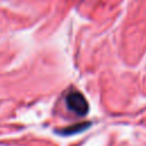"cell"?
Returning a JSON list of instances; mask_svg holds the SVG:
<instances>
[{
  "mask_svg": "<svg viewBox=\"0 0 146 146\" xmlns=\"http://www.w3.org/2000/svg\"><path fill=\"white\" fill-rule=\"evenodd\" d=\"M66 106L70 111L78 115H86L88 113L89 105L84 98V96L79 91H71L66 95Z\"/></svg>",
  "mask_w": 146,
  "mask_h": 146,
  "instance_id": "6da1fadb",
  "label": "cell"
},
{
  "mask_svg": "<svg viewBox=\"0 0 146 146\" xmlns=\"http://www.w3.org/2000/svg\"><path fill=\"white\" fill-rule=\"evenodd\" d=\"M88 125H89V123L75 124V125H72V127L66 128L65 130H63V131H60V132H62V133H64V135H68V133H75V132H78V131H81V130L86 129Z\"/></svg>",
  "mask_w": 146,
  "mask_h": 146,
  "instance_id": "7a4b0ae2",
  "label": "cell"
}]
</instances>
